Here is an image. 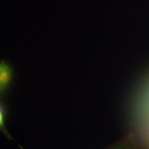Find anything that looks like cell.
I'll list each match as a JSON object with an SVG mask.
<instances>
[{"label":"cell","instance_id":"6da1fadb","mask_svg":"<svg viewBox=\"0 0 149 149\" xmlns=\"http://www.w3.org/2000/svg\"><path fill=\"white\" fill-rule=\"evenodd\" d=\"M107 149H139L136 145L133 137L128 135L126 137L118 141Z\"/></svg>","mask_w":149,"mask_h":149},{"label":"cell","instance_id":"7a4b0ae2","mask_svg":"<svg viewBox=\"0 0 149 149\" xmlns=\"http://www.w3.org/2000/svg\"><path fill=\"white\" fill-rule=\"evenodd\" d=\"M12 77V70L8 65L4 63L1 65V93L4 91L7 88L8 84L10 83Z\"/></svg>","mask_w":149,"mask_h":149},{"label":"cell","instance_id":"3957f363","mask_svg":"<svg viewBox=\"0 0 149 149\" xmlns=\"http://www.w3.org/2000/svg\"><path fill=\"white\" fill-rule=\"evenodd\" d=\"M6 115V109L5 104L3 102H1L0 104V128H1V132L3 133L7 138L10 139V140L14 141V139L13 138L12 136L10 135V134L6 130L5 126V118Z\"/></svg>","mask_w":149,"mask_h":149}]
</instances>
